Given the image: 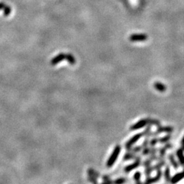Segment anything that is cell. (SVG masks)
Returning <instances> with one entry per match:
<instances>
[{
	"instance_id": "6da1fadb",
	"label": "cell",
	"mask_w": 184,
	"mask_h": 184,
	"mask_svg": "<svg viewBox=\"0 0 184 184\" xmlns=\"http://www.w3.org/2000/svg\"><path fill=\"white\" fill-rule=\"evenodd\" d=\"M121 147L119 145H117L115 147L113 151L112 154L111 155L110 157H109L108 160H107L106 166L108 167V168H111V166H113L115 162V161L117 160L118 157H119V155L120 154V152H121Z\"/></svg>"
},
{
	"instance_id": "7a4b0ae2",
	"label": "cell",
	"mask_w": 184,
	"mask_h": 184,
	"mask_svg": "<svg viewBox=\"0 0 184 184\" xmlns=\"http://www.w3.org/2000/svg\"><path fill=\"white\" fill-rule=\"evenodd\" d=\"M157 130H156V132H151L150 134V136H157L158 134H160L162 132H166V133H170L173 132L174 130L173 127L172 126H160L157 127Z\"/></svg>"
},
{
	"instance_id": "3957f363",
	"label": "cell",
	"mask_w": 184,
	"mask_h": 184,
	"mask_svg": "<svg viewBox=\"0 0 184 184\" xmlns=\"http://www.w3.org/2000/svg\"><path fill=\"white\" fill-rule=\"evenodd\" d=\"M147 125H149L147 118H146V119H141V120H139V121L134 123V124L131 125L130 127V130L131 131H135L139 130L141 128H143V127H145Z\"/></svg>"
},
{
	"instance_id": "277c9868",
	"label": "cell",
	"mask_w": 184,
	"mask_h": 184,
	"mask_svg": "<svg viewBox=\"0 0 184 184\" xmlns=\"http://www.w3.org/2000/svg\"><path fill=\"white\" fill-rule=\"evenodd\" d=\"M142 136H143V134H142V133H138V134H136L134 136H132V137L125 143V148L126 149V150L130 149L131 147H133V145H134Z\"/></svg>"
},
{
	"instance_id": "5b68a950",
	"label": "cell",
	"mask_w": 184,
	"mask_h": 184,
	"mask_svg": "<svg viewBox=\"0 0 184 184\" xmlns=\"http://www.w3.org/2000/svg\"><path fill=\"white\" fill-rule=\"evenodd\" d=\"M147 38L145 34H134L130 35L129 39L131 42H141L147 40Z\"/></svg>"
},
{
	"instance_id": "8992f818",
	"label": "cell",
	"mask_w": 184,
	"mask_h": 184,
	"mask_svg": "<svg viewBox=\"0 0 184 184\" xmlns=\"http://www.w3.org/2000/svg\"><path fill=\"white\" fill-rule=\"evenodd\" d=\"M141 157L137 158V159L135 160V162H134V163L128 165V166H126L124 168V171L125 173H130L131 171L134 170V169H136V168H138V166H139L140 165H141Z\"/></svg>"
},
{
	"instance_id": "52a82bcc",
	"label": "cell",
	"mask_w": 184,
	"mask_h": 184,
	"mask_svg": "<svg viewBox=\"0 0 184 184\" xmlns=\"http://www.w3.org/2000/svg\"><path fill=\"white\" fill-rule=\"evenodd\" d=\"M162 175V171H161V169H158L157 170V174H156V177H147L146 181H145V183L147 184H150L153 183H156V182H158L160 181V179H161Z\"/></svg>"
},
{
	"instance_id": "ba28073f",
	"label": "cell",
	"mask_w": 184,
	"mask_h": 184,
	"mask_svg": "<svg viewBox=\"0 0 184 184\" xmlns=\"http://www.w3.org/2000/svg\"><path fill=\"white\" fill-rule=\"evenodd\" d=\"M64 59H65V54L63 53H61L58 54L57 56L53 58L50 63L51 65L54 66V65H57L58 63L63 61Z\"/></svg>"
},
{
	"instance_id": "9c48e42d",
	"label": "cell",
	"mask_w": 184,
	"mask_h": 184,
	"mask_svg": "<svg viewBox=\"0 0 184 184\" xmlns=\"http://www.w3.org/2000/svg\"><path fill=\"white\" fill-rule=\"evenodd\" d=\"M173 147V145L172 144L170 143H167L165 144V145L162 148H160L158 149L160 151L159 152V156H158V160H163L164 158L165 154H166V152L167 149H171Z\"/></svg>"
},
{
	"instance_id": "30bf717a",
	"label": "cell",
	"mask_w": 184,
	"mask_h": 184,
	"mask_svg": "<svg viewBox=\"0 0 184 184\" xmlns=\"http://www.w3.org/2000/svg\"><path fill=\"white\" fill-rule=\"evenodd\" d=\"M183 179H184V171L183 172L178 173L177 174L175 175L171 178V183H176L179 181H181Z\"/></svg>"
},
{
	"instance_id": "8fae6325",
	"label": "cell",
	"mask_w": 184,
	"mask_h": 184,
	"mask_svg": "<svg viewBox=\"0 0 184 184\" xmlns=\"http://www.w3.org/2000/svg\"><path fill=\"white\" fill-rule=\"evenodd\" d=\"M140 157H141V156H137V155L134 154V153L127 152L126 154H125L124 155V156H123V160H124V161H126V160H136Z\"/></svg>"
},
{
	"instance_id": "7c38bea8",
	"label": "cell",
	"mask_w": 184,
	"mask_h": 184,
	"mask_svg": "<svg viewBox=\"0 0 184 184\" xmlns=\"http://www.w3.org/2000/svg\"><path fill=\"white\" fill-rule=\"evenodd\" d=\"M154 88L160 92H164L166 90V87L160 82H156L154 84Z\"/></svg>"
},
{
	"instance_id": "4fadbf2b",
	"label": "cell",
	"mask_w": 184,
	"mask_h": 184,
	"mask_svg": "<svg viewBox=\"0 0 184 184\" xmlns=\"http://www.w3.org/2000/svg\"><path fill=\"white\" fill-rule=\"evenodd\" d=\"M176 155L177 156L178 160H179V162L181 166H184V154L183 151L181 149H179L177 150Z\"/></svg>"
},
{
	"instance_id": "5bb4252c",
	"label": "cell",
	"mask_w": 184,
	"mask_h": 184,
	"mask_svg": "<svg viewBox=\"0 0 184 184\" xmlns=\"http://www.w3.org/2000/svg\"><path fill=\"white\" fill-rule=\"evenodd\" d=\"M168 158L169 160V161H170V162L171 164H172L173 166V168L177 170V169L179 168V164H178L177 162L176 161L175 158L173 154H168Z\"/></svg>"
},
{
	"instance_id": "9a60e30c",
	"label": "cell",
	"mask_w": 184,
	"mask_h": 184,
	"mask_svg": "<svg viewBox=\"0 0 184 184\" xmlns=\"http://www.w3.org/2000/svg\"><path fill=\"white\" fill-rule=\"evenodd\" d=\"M164 179L166 181L171 182V170L168 166H166L165 168V170L164 171Z\"/></svg>"
},
{
	"instance_id": "2e32d148",
	"label": "cell",
	"mask_w": 184,
	"mask_h": 184,
	"mask_svg": "<svg viewBox=\"0 0 184 184\" xmlns=\"http://www.w3.org/2000/svg\"><path fill=\"white\" fill-rule=\"evenodd\" d=\"M166 165V160L164 159L159 160V162H158L156 165L152 166L153 171H157L158 169H161L164 166Z\"/></svg>"
},
{
	"instance_id": "e0dca14e",
	"label": "cell",
	"mask_w": 184,
	"mask_h": 184,
	"mask_svg": "<svg viewBox=\"0 0 184 184\" xmlns=\"http://www.w3.org/2000/svg\"><path fill=\"white\" fill-rule=\"evenodd\" d=\"M65 60H67L70 65H74L76 63L75 57H74V55L70 53L65 54Z\"/></svg>"
},
{
	"instance_id": "ac0fdd59",
	"label": "cell",
	"mask_w": 184,
	"mask_h": 184,
	"mask_svg": "<svg viewBox=\"0 0 184 184\" xmlns=\"http://www.w3.org/2000/svg\"><path fill=\"white\" fill-rule=\"evenodd\" d=\"M147 121H148L149 125H154L157 127H159L161 125V123H160V121H158L157 119H152V118H147Z\"/></svg>"
},
{
	"instance_id": "d6986e66",
	"label": "cell",
	"mask_w": 184,
	"mask_h": 184,
	"mask_svg": "<svg viewBox=\"0 0 184 184\" xmlns=\"http://www.w3.org/2000/svg\"><path fill=\"white\" fill-rule=\"evenodd\" d=\"M142 149H143V147H142L141 145H138V146L135 147H132L130 149H127V152H130L132 153H134V154H137V153L141 152Z\"/></svg>"
},
{
	"instance_id": "ffe728a7",
	"label": "cell",
	"mask_w": 184,
	"mask_h": 184,
	"mask_svg": "<svg viewBox=\"0 0 184 184\" xmlns=\"http://www.w3.org/2000/svg\"><path fill=\"white\" fill-rule=\"evenodd\" d=\"M87 174L94 176L96 178H98L100 177V174L99 173L93 168H89L88 170H87Z\"/></svg>"
},
{
	"instance_id": "44dd1931",
	"label": "cell",
	"mask_w": 184,
	"mask_h": 184,
	"mask_svg": "<svg viewBox=\"0 0 184 184\" xmlns=\"http://www.w3.org/2000/svg\"><path fill=\"white\" fill-rule=\"evenodd\" d=\"M151 132H151V125H148L146 129L142 132V134H143V136H145V137H150Z\"/></svg>"
},
{
	"instance_id": "7402d4cb",
	"label": "cell",
	"mask_w": 184,
	"mask_h": 184,
	"mask_svg": "<svg viewBox=\"0 0 184 184\" xmlns=\"http://www.w3.org/2000/svg\"><path fill=\"white\" fill-rule=\"evenodd\" d=\"M171 138V135L170 134H168V135H166L163 137L159 138V143H166L170 141V139Z\"/></svg>"
},
{
	"instance_id": "603a6c76",
	"label": "cell",
	"mask_w": 184,
	"mask_h": 184,
	"mask_svg": "<svg viewBox=\"0 0 184 184\" xmlns=\"http://www.w3.org/2000/svg\"><path fill=\"white\" fill-rule=\"evenodd\" d=\"M141 173L140 171H136V172L134 175V179L135 180V181L137 183H141Z\"/></svg>"
},
{
	"instance_id": "cb8c5ba5",
	"label": "cell",
	"mask_w": 184,
	"mask_h": 184,
	"mask_svg": "<svg viewBox=\"0 0 184 184\" xmlns=\"http://www.w3.org/2000/svg\"><path fill=\"white\" fill-rule=\"evenodd\" d=\"M3 15L5 16H8L10 15V14L12 12V9L9 5H5L4 7V8L3 9Z\"/></svg>"
},
{
	"instance_id": "d4e9b609",
	"label": "cell",
	"mask_w": 184,
	"mask_h": 184,
	"mask_svg": "<svg viewBox=\"0 0 184 184\" xmlns=\"http://www.w3.org/2000/svg\"><path fill=\"white\" fill-rule=\"evenodd\" d=\"M152 171H153L152 166L149 165V166H147L145 167V175H146L147 177H149L150 176V175H151V173H152Z\"/></svg>"
},
{
	"instance_id": "484cf974",
	"label": "cell",
	"mask_w": 184,
	"mask_h": 184,
	"mask_svg": "<svg viewBox=\"0 0 184 184\" xmlns=\"http://www.w3.org/2000/svg\"><path fill=\"white\" fill-rule=\"evenodd\" d=\"M158 143H159V138L156 137L153 138L151 141H149V145L151 147H155Z\"/></svg>"
},
{
	"instance_id": "4316f807",
	"label": "cell",
	"mask_w": 184,
	"mask_h": 184,
	"mask_svg": "<svg viewBox=\"0 0 184 184\" xmlns=\"http://www.w3.org/2000/svg\"><path fill=\"white\" fill-rule=\"evenodd\" d=\"M127 181V179H125L124 177H119L118 179H117L113 181V183H116V184H121V183H124L125 182Z\"/></svg>"
},
{
	"instance_id": "83f0119b",
	"label": "cell",
	"mask_w": 184,
	"mask_h": 184,
	"mask_svg": "<svg viewBox=\"0 0 184 184\" xmlns=\"http://www.w3.org/2000/svg\"><path fill=\"white\" fill-rule=\"evenodd\" d=\"M102 180H103V183H113V181H112V180H111V178L107 175H104L102 177Z\"/></svg>"
},
{
	"instance_id": "f1b7e54d",
	"label": "cell",
	"mask_w": 184,
	"mask_h": 184,
	"mask_svg": "<svg viewBox=\"0 0 184 184\" xmlns=\"http://www.w3.org/2000/svg\"><path fill=\"white\" fill-rule=\"evenodd\" d=\"M142 150H143L142 151V155H143V156H147V155L149 154V152H150V147L148 146L143 147Z\"/></svg>"
},
{
	"instance_id": "f546056e",
	"label": "cell",
	"mask_w": 184,
	"mask_h": 184,
	"mask_svg": "<svg viewBox=\"0 0 184 184\" xmlns=\"http://www.w3.org/2000/svg\"><path fill=\"white\" fill-rule=\"evenodd\" d=\"M88 180H89V181L91 182V183H98L97 178L95 177L94 176L91 175H88Z\"/></svg>"
},
{
	"instance_id": "4dcf8cb0",
	"label": "cell",
	"mask_w": 184,
	"mask_h": 184,
	"mask_svg": "<svg viewBox=\"0 0 184 184\" xmlns=\"http://www.w3.org/2000/svg\"><path fill=\"white\" fill-rule=\"evenodd\" d=\"M149 137H145V141H143V143L142 144L141 146L143 148V147L149 146Z\"/></svg>"
},
{
	"instance_id": "1f68e13d",
	"label": "cell",
	"mask_w": 184,
	"mask_h": 184,
	"mask_svg": "<svg viewBox=\"0 0 184 184\" xmlns=\"http://www.w3.org/2000/svg\"><path fill=\"white\" fill-rule=\"evenodd\" d=\"M149 159H150L152 161H155V160H158V156L156 154H151L149 157Z\"/></svg>"
},
{
	"instance_id": "d6a6232c",
	"label": "cell",
	"mask_w": 184,
	"mask_h": 184,
	"mask_svg": "<svg viewBox=\"0 0 184 184\" xmlns=\"http://www.w3.org/2000/svg\"><path fill=\"white\" fill-rule=\"evenodd\" d=\"M152 160H151L150 159H149V158H148V159H147L146 160H145V161L143 162V165L145 167H146V166H147L151 165V164H152Z\"/></svg>"
},
{
	"instance_id": "836d02e7",
	"label": "cell",
	"mask_w": 184,
	"mask_h": 184,
	"mask_svg": "<svg viewBox=\"0 0 184 184\" xmlns=\"http://www.w3.org/2000/svg\"><path fill=\"white\" fill-rule=\"evenodd\" d=\"M5 5H5V3L4 2H0V10H3Z\"/></svg>"
},
{
	"instance_id": "e575fe53",
	"label": "cell",
	"mask_w": 184,
	"mask_h": 184,
	"mask_svg": "<svg viewBox=\"0 0 184 184\" xmlns=\"http://www.w3.org/2000/svg\"><path fill=\"white\" fill-rule=\"evenodd\" d=\"M181 145H184V136H183V137L182 138V139L181 141Z\"/></svg>"
},
{
	"instance_id": "d590c367",
	"label": "cell",
	"mask_w": 184,
	"mask_h": 184,
	"mask_svg": "<svg viewBox=\"0 0 184 184\" xmlns=\"http://www.w3.org/2000/svg\"><path fill=\"white\" fill-rule=\"evenodd\" d=\"M181 149L182 150H183V152H184V145H181Z\"/></svg>"
},
{
	"instance_id": "8d00e7d4",
	"label": "cell",
	"mask_w": 184,
	"mask_h": 184,
	"mask_svg": "<svg viewBox=\"0 0 184 184\" xmlns=\"http://www.w3.org/2000/svg\"><path fill=\"white\" fill-rule=\"evenodd\" d=\"M183 171H184V168H183Z\"/></svg>"
}]
</instances>
